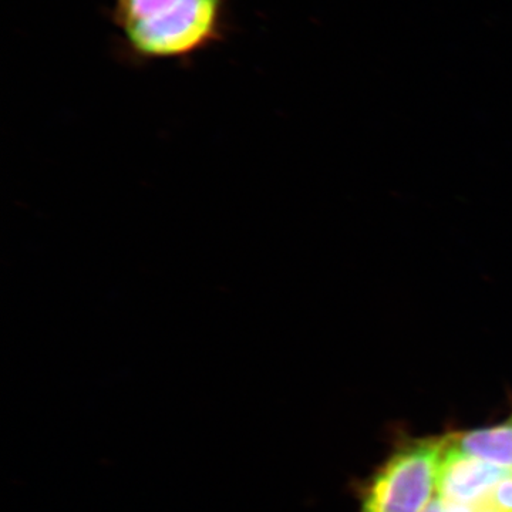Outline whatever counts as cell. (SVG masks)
I'll list each match as a JSON object with an SVG mask.
<instances>
[{
  "mask_svg": "<svg viewBox=\"0 0 512 512\" xmlns=\"http://www.w3.org/2000/svg\"><path fill=\"white\" fill-rule=\"evenodd\" d=\"M450 440L468 456L512 471V419L490 429L450 434Z\"/></svg>",
  "mask_w": 512,
  "mask_h": 512,
  "instance_id": "277c9868",
  "label": "cell"
},
{
  "mask_svg": "<svg viewBox=\"0 0 512 512\" xmlns=\"http://www.w3.org/2000/svg\"><path fill=\"white\" fill-rule=\"evenodd\" d=\"M487 500L498 511L512 512V473L495 485L493 493Z\"/></svg>",
  "mask_w": 512,
  "mask_h": 512,
  "instance_id": "5b68a950",
  "label": "cell"
},
{
  "mask_svg": "<svg viewBox=\"0 0 512 512\" xmlns=\"http://www.w3.org/2000/svg\"><path fill=\"white\" fill-rule=\"evenodd\" d=\"M225 0H114V22L141 59H183L221 39Z\"/></svg>",
  "mask_w": 512,
  "mask_h": 512,
  "instance_id": "6da1fadb",
  "label": "cell"
},
{
  "mask_svg": "<svg viewBox=\"0 0 512 512\" xmlns=\"http://www.w3.org/2000/svg\"><path fill=\"white\" fill-rule=\"evenodd\" d=\"M446 437L414 440L400 447L367 488L362 512H423L437 491Z\"/></svg>",
  "mask_w": 512,
  "mask_h": 512,
  "instance_id": "7a4b0ae2",
  "label": "cell"
},
{
  "mask_svg": "<svg viewBox=\"0 0 512 512\" xmlns=\"http://www.w3.org/2000/svg\"><path fill=\"white\" fill-rule=\"evenodd\" d=\"M423 512H473L471 505L446 503L439 495L433 498Z\"/></svg>",
  "mask_w": 512,
  "mask_h": 512,
  "instance_id": "8992f818",
  "label": "cell"
},
{
  "mask_svg": "<svg viewBox=\"0 0 512 512\" xmlns=\"http://www.w3.org/2000/svg\"><path fill=\"white\" fill-rule=\"evenodd\" d=\"M512 471L495 467L461 451L446 436L439 471H437V495L446 503L477 505L484 503L495 485Z\"/></svg>",
  "mask_w": 512,
  "mask_h": 512,
  "instance_id": "3957f363",
  "label": "cell"
}]
</instances>
